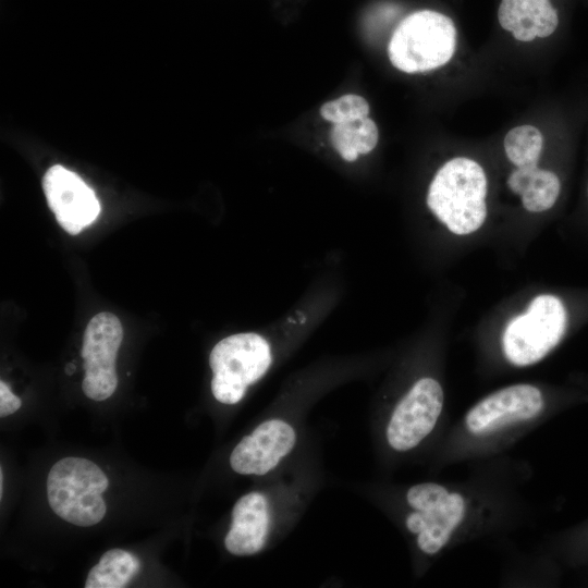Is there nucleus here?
<instances>
[{"label": "nucleus", "mask_w": 588, "mask_h": 588, "mask_svg": "<svg viewBox=\"0 0 588 588\" xmlns=\"http://www.w3.org/2000/svg\"><path fill=\"white\" fill-rule=\"evenodd\" d=\"M487 186L481 166L457 157L438 170L429 185L427 205L452 233L470 234L486 220Z\"/></svg>", "instance_id": "f257e3e1"}, {"label": "nucleus", "mask_w": 588, "mask_h": 588, "mask_svg": "<svg viewBox=\"0 0 588 588\" xmlns=\"http://www.w3.org/2000/svg\"><path fill=\"white\" fill-rule=\"evenodd\" d=\"M455 46L453 21L437 11L421 10L399 24L389 41L388 53L396 69L417 73L446 64L455 52Z\"/></svg>", "instance_id": "f03ea898"}, {"label": "nucleus", "mask_w": 588, "mask_h": 588, "mask_svg": "<svg viewBox=\"0 0 588 588\" xmlns=\"http://www.w3.org/2000/svg\"><path fill=\"white\" fill-rule=\"evenodd\" d=\"M109 481L91 461L65 457L58 461L47 478L48 502L62 519L77 526H93L106 514L102 492Z\"/></svg>", "instance_id": "7ed1b4c3"}, {"label": "nucleus", "mask_w": 588, "mask_h": 588, "mask_svg": "<svg viewBox=\"0 0 588 588\" xmlns=\"http://www.w3.org/2000/svg\"><path fill=\"white\" fill-rule=\"evenodd\" d=\"M567 323V309L558 296H536L526 313L512 318L504 329L502 346L506 359L518 367L536 364L561 342Z\"/></svg>", "instance_id": "20e7f679"}, {"label": "nucleus", "mask_w": 588, "mask_h": 588, "mask_svg": "<svg viewBox=\"0 0 588 588\" xmlns=\"http://www.w3.org/2000/svg\"><path fill=\"white\" fill-rule=\"evenodd\" d=\"M271 362L270 345L257 333H237L222 339L209 356L215 399L223 404L238 403L247 388L268 371Z\"/></svg>", "instance_id": "39448f33"}, {"label": "nucleus", "mask_w": 588, "mask_h": 588, "mask_svg": "<svg viewBox=\"0 0 588 588\" xmlns=\"http://www.w3.org/2000/svg\"><path fill=\"white\" fill-rule=\"evenodd\" d=\"M406 500L414 510L406 517L407 529L417 534V544L424 553H438L465 516L464 498L441 485L424 482L411 487Z\"/></svg>", "instance_id": "423d86ee"}, {"label": "nucleus", "mask_w": 588, "mask_h": 588, "mask_svg": "<svg viewBox=\"0 0 588 588\" xmlns=\"http://www.w3.org/2000/svg\"><path fill=\"white\" fill-rule=\"evenodd\" d=\"M122 339V324L113 314L99 313L89 320L81 351L85 369L82 389L87 397L103 401L115 391V358Z\"/></svg>", "instance_id": "0eeeda50"}, {"label": "nucleus", "mask_w": 588, "mask_h": 588, "mask_svg": "<svg viewBox=\"0 0 588 588\" xmlns=\"http://www.w3.org/2000/svg\"><path fill=\"white\" fill-rule=\"evenodd\" d=\"M443 407V390L433 378H421L395 406L387 427L389 445L399 452L417 446L434 428Z\"/></svg>", "instance_id": "6e6552de"}, {"label": "nucleus", "mask_w": 588, "mask_h": 588, "mask_svg": "<svg viewBox=\"0 0 588 588\" xmlns=\"http://www.w3.org/2000/svg\"><path fill=\"white\" fill-rule=\"evenodd\" d=\"M48 205L59 224L70 234H78L100 213L94 191L74 172L56 164L42 179Z\"/></svg>", "instance_id": "1a4fd4ad"}, {"label": "nucleus", "mask_w": 588, "mask_h": 588, "mask_svg": "<svg viewBox=\"0 0 588 588\" xmlns=\"http://www.w3.org/2000/svg\"><path fill=\"white\" fill-rule=\"evenodd\" d=\"M541 391L531 384H514L478 402L466 415L467 430L473 434L495 431L504 426L527 421L543 408Z\"/></svg>", "instance_id": "9d476101"}, {"label": "nucleus", "mask_w": 588, "mask_h": 588, "mask_svg": "<svg viewBox=\"0 0 588 588\" xmlns=\"http://www.w3.org/2000/svg\"><path fill=\"white\" fill-rule=\"evenodd\" d=\"M294 428L282 419H269L258 425L233 449L232 469L242 475H265L274 468L294 448Z\"/></svg>", "instance_id": "9b49d317"}, {"label": "nucleus", "mask_w": 588, "mask_h": 588, "mask_svg": "<svg viewBox=\"0 0 588 588\" xmlns=\"http://www.w3.org/2000/svg\"><path fill=\"white\" fill-rule=\"evenodd\" d=\"M270 523L269 504L260 492L240 498L232 510V522L224 538L226 550L234 555H253L267 540Z\"/></svg>", "instance_id": "f8f14e48"}, {"label": "nucleus", "mask_w": 588, "mask_h": 588, "mask_svg": "<svg viewBox=\"0 0 588 588\" xmlns=\"http://www.w3.org/2000/svg\"><path fill=\"white\" fill-rule=\"evenodd\" d=\"M498 19L502 28L520 41L549 37L559 25L550 0H502Z\"/></svg>", "instance_id": "ddd939ff"}, {"label": "nucleus", "mask_w": 588, "mask_h": 588, "mask_svg": "<svg viewBox=\"0 0 588 588\" xmlns=\"http://www.w3.org/2000/svg\"><path fill=\"white\" fill-rule=\"evenodd\" d=\"M507 186L522 197L524 208L530 212L552 208L561 193L560 177L537 164L516 167L509 175Z\"/></svg>", "instance_id": "4468645a"}, {"label": "nucleus", "mask_w": 588, "mask_h": 588, "mask_svg": "<svg viewBox=\"0 0 588 588\" xmlns=\"http://www.w3.org/2000/svg\"><path fill=\"white\" fill-rule=\"evenodd\" d=\"M139 560L122 549H111L91 567L85 588H123L138 573Z\"/></svg>", "instance_id": "2eb2a0df"}, {"label": "nucleus", "mask_w": 588, "mask_h": 588, "mask_svg": "<svg viewBox=\"0 0 588 588\" xmlns=\"http://www.w3.org/2000/svg\"><path fill=\"white\" fill-rule=\"evenodd\" d=\"M330 143L346 161H354L359 155L370 152L377 145L379 132L376 123L363 118L346 123L334 124L329 134Z\"/></svg>", "instance_id": "dca6fc26"}, {"label": "nucleus", "mask_w": 588, "mask_h": 588, "mask_svg": "<svg viewBox=\"0 0 588 588\" xmlns=\"http://www.w3.org/2000/svg\"><path fill=\"white\" fill-rule=\"evenodd\" d=\"M542 145V134L532 125L516 126L509 131L504 137L505 154L516 167L537 164Z\"/></svg>", "instance_id": "f3484780"}, {"label": "nucleus", "mask_w": 588, "mask_h": 588, "mask_svg": "<svg viewBox=\"0 0 588 588\" xmlns=\"http://www.w3.org/2000/svg\"><path fill=\"white\" fill-rule=\"evenodd\" d=\"M368 113L369 105L367 100L354 94H347L328 101L320 108V115L326 121L334 124L367 118Z\"/></svg>", "instance_id": "a211bd4d"}, {"label": "nucleus", "mask_w": 588, "mask_h": 588, "mask_svg": "<svg viewBox=\"0 0 588 588\" xmlns=\"http://www.w3.org/2000/svg\"><path fill=\"white\" fill-rule=\"evenodd\" d=\"M22 405L21 400L12 393L4 381L0 382V416L15 413Z\"/></svg>", "instance_id": "6ab92c4d"}, {"label": "nucleus", "mask_w": 588, "mask_h": 588, "mask_svg": "<svg viewBox=\"0 0 588 588\" xmlns=\"http://www.w3.org/2000/svg\"><path fill=\"white\" fill-rule=\"evenodd\" d=\"M74 371H75V365L72 363L68 364L65 367V372L68 375H72Z\"/></svg>", "instance_id": "aec40b11"}, {"label": "nucleus", "mask_w": 588, "mask_h": 588, "mask_svg": "<svg viewBox=\"0 0 588 588\" xmlns=\"http://www.w3.org/2000/svg\"><path fill=\"white\" fill-rule=\"evenodd\" d=\"M587 196H588V184H587Z\"/></svg>", "instance_id": "412c9836"}]
</instances>
